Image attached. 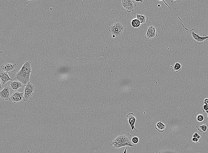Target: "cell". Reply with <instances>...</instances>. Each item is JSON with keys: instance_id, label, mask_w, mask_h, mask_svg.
Returning a JSON list of instances; mask_svg holds the SVG:
<instances>
[{"instance_id": "obj_1", "label": "cell", "mask_w": 208, "mask_h": 153, "mask_svg": "<svg viewBox=\"0 0 208 153\" xmlns=\"http://www.w3.org/2000/svg\"><path fill=\"white\" fill-rule=\"evenodd\" d=\"M31 63L30 61L24 63L21 69L17 72L14 78L22 83L25 86L30 82V76L32 72Z\"/></svg>"}, {"instance_id": "obj_2", "label": "cell", "mask_w": 208, "mask_h": 153, "mask_svg": "<svg viewBox=\"0 0 208 153\" xmlns=\"http://www.w3.org/2000/svg\"><path fill=\"white\" fill-rule=\"evenodd\" d=\"M131 137L130 134L124 131L111 142L110 145H114V148H116L128 146L132 147L134 145L131 140Z\"/></svg>"}, {"instance_id": "obj_3", "label": "cell", "mask_w": 208, "mask_h": 153, "mask_svg": "<svg viewBox=\"0 0 208 153\" xmlns=\"http://www.w3.org/2000/svg\"><path fill=\"white\" fill-rule=\"evenodd\" d=\"M113 38L120 37L123 35L124 27L122 23L117 22L113 24L108 29Z\"/></svg>"}, {"instance_id": "obj_4", "label": "cell", "mask_w": 208, "mask_h": 153, "mask_svg": "<svg viewBox=\"0 0 208 153\" xmlns=\"http://www.w3.org/2000/svg\"><path fill=\"white\" fill-rule=\"evenodd\" d=\"M189 36L198 45H202L208 39V35L204 34L203 36L201 37L199 34L195 32L194 28H192L190 30Z\"/></svg>"}, {"instance_id": "obj_5", "label": "cell", "mask_w": 208, "mask_h": 153, "mask_svg": "<svg viewBox=\"0 0 208 153\" xmlns=\"http://www.w3.org/2000/svg\"><path fill=\"white\" fill-rule=\"evenodd\" d=\"M35 86L30 82L27 84L24 90L23 100L27 101L30 99L34 94Z\"/></svg>"}, {"instance_id": "obj_6", "label": "cell", "mask_w": 208, "mask_h": 153, "mask_svg": "<svg viewBox=\"0 0 208 153\" xmlns=\"http://www.w3.org/2000/svg\"><path fill=\"white\" fill-rule=\"evenodd\" d=\"M157 36V32L156 27L151 25L149 27L145 38L147 40H151L154 39Z\"/></svg>"}, {"instance_id": "obj_7", "label": "cell", "mask_w": 208, "mask_h": 153, "mask_svg": "<svg viewBox=\"0 0 208 153\" xmlns=\"http://www.w3.org/2000/svg\"><path fill=\"white\" fill-rule=\"evenodd\" d=\"M122 4L123 7L129 13L133 12L136 6L134 2L130 0H123Z\"/></svg>"}, {"instance_id": "obj_8", "label": "cell", "mask_w": 208, "mask_h": 153, "mask_svg": "<svg viewBox=\"0 0 208 153\" xmlns=\"http://www.w3.org/2000/svg\"><path fill=\"white\" fill-rule=\"evenodd\" d=\"M17 67L16 64H11L5 63L1 66V69L2 72L8 73H14Z\"/></svg>"}, {"instance_id": "obj_9", "label": "cell", "mask_w": 208, "mask_h": 153, "mask_svg": "<svg viewBox=\"0 0 208 153\" xmlns=\"http://www.w3.org/2000/svg\"><path fill=\"white\" fill-rule=\"evenodd\" d=\"M24 92L21 93L16 92L14 93L11 96L9 99L11 102L14 104L19 102L24 98Z\"/></svg>"}, {"instance_id": "obj_10", "label": "cell", "mask_w": 208, "mask_h": 153, "mask_svg": "<svg viewBox=\"0 0 208 153\" xmlns=\"http://www.w3.org/2000/svg\"><path fill=\"white\" fill-rule=\"evenodd\" d=\"M126 117L129 124L131 128L130 134H131L132 132L133 129H135L137 132H138L135 127V125L136 121L135 115L133 113H130L126 115Z\"/></svg>"}, {"instance_id": "obj_11", "label": "cell", "mask_w": 208, "mask_h": 153, "mask_svg": "<svg viewBox=\"0 0 208 153\" xmlns=\"http://www.w3.org/2000/svg\"><path fill=\"white\" fill-rule=\"evenodd\" d=\"M10 88L9 86H6L0 92V97L4 100L9 99L10 97Z\"/></svg>"}, {"instance_id": "obj_12", "label": "cell", "mask_w": 208, "mask_h": 153, "mask_svg": "<svg viewBox=\"0 0 208 153\" xmlns=\"http://www.w3.org/2000/svg\"><path fill=\"white\" fill-rule=\"evenodd\" d=\"M10 89L13 91H18L23 87V84L19 81H14L10 82L9 84Z\"/></svg>"}, {"instance_id": "obj_13", "label": "cell", "mask_w": 208, "mask_h": 153, "mask_svg": "<svg viewBox=\"0 0 208 153\" xmlns=\"http://www.w3.org/2000/svg\"><path fill=\"white\" fill-rule=\"evenodd\" d=\"M0 79L3 85H4L9 81L13 80L10 77L8 73L4 72H1L0 73Z\"/></svg>"}, {"instance_id": "obj_14", "label": "cell", "mask_w": 208, "mask_h": 153, "mask_svg": "<svg viewBox=\"0 0 208 153\" xmlns=\"http://www.w3.org/2000/svg\"><path fill=\"white\" fill-rule=\"evenodd\" d=\"M136 18L139 21L141 24L146 23L148 22V19L145 15H141L137 14Z\"/></svg>"}, {"instance_id": "obj_15", "label": "cell", "mask_w": 208, "mask_h": 153, "mask_svg": "<svg viewBox=\"0 0 208 153\" xmlns=\"http://www.w3.org/2000/svg\"><path fill=\"white\" fill-rule=\"evenodd\" d=\"M155 128L159 132H163L165 130L166 126L162 122L160 121L156 123L155 126Z\"/></svg>"}, {"instance_id": "obj_16", "label": "cell", "mask_w": 208, "mask_h": 153, "mask_svg": "<svg viewBox=\"0 0 208 153\" xmlns=\"http://www.w3.org/2000/svg\"><path fill=\"white\" fill-rule=\"evenodd\" d=\"M208 127V125L207 124H205L202 125H198L196 126L198 130L203 134L205 133Z\"/></svg>"}, {"instance_id": "obj_17", "label": "cell", "mask_w": 208, "mask_h": 153, "mask_svg": "<svg viewBox=\"0 0 208 153\" xmlns=\"http://www.w3.org/2000/svg\"><path fill=\"white\" fill-rule=\"evenodd\" d=\"M182 64L178 62H176L172 70L173 71L176 72H178L182 70Z\"/></svg>"}, {"instance_id": "obj_18", "label": "cell", "mask_w": 208, "mask_h": 153, "mask_svg": "<svg viewBox=\"0 0 208 153\" xmlns=\"http://www.w3.org/2000/svg\"><path fill=\"white\" fill-rule=\"evenodd\" d=\"M141 24L140 22L137 18L133 19L131 21V25L134 27H139Z\"/></svg>"}, {"instance_id": "obj_19", "label": "cell", "mask_w": 208, "mask_h": 153, "mask_svg": "<svg viewBox=\"0 0 208 153\" xmlns=\"http://www.w3.org/2000/svg\"><path fill=\"white\" fill-rule=\"evenodd\" d=\"M197 121L199 122H202L204 120V117L202 114H199L198 115L197 117Z\"/></svg>"}, {"instance_id": "obj_20", "label": "cell", "mask_w": 208, "mask_h": 153, "mask_svg": "<svg viewBox=\"0 0 208 153\" xmlns=\"http://www.w3.org/2000/svg\"><path fill=\"white\" fill-rule=\"evenodd\" d=\"M193 138H197L198 139L200 142L202 140V138L201 136L197 133H195L193 136Z\"/></svg>"}, {"instance_id": "obj_21", "label": "cell", "mask_w": 208, "mask_h": 153, "mask_svg": "<svg viewBox=\"0 0 208 153\" xmlns=\"http://www.w3.org/2000/svg\"><path fill=\"white\" fill-rule=\"evenodd\" d=\"M132 141L134 144H137L139 141V139L137 137H134L132 139Z\"/></svg>"}, {"instance_id": "obj_22", "label": "cell", "mask_w": 208, "mask_h": 153, "mask_svg": "<svg viewBox=\"0 0 208 153\" xmlns=\"http://www.w3.org/2000/svg\"><path fill=\"white\" fill-rule=\"evenodd\" d=\"M201 109L203 112H204L208 110V105L205 104L201 108Z\"/></svg>"}, {"instance_id": "obj_23", "label": "cell", "mask_w": 208, "mask_h": 153, "mask_svg": "<svg viewBox=\"0 0 208 153\" xmlns=\"http://www.w3.org/2000/svg\"><path fill=\"white\" fill-rule=\"evenodd\" d=\"M192 140L193 142H195L197 143H198L201 142L197 138H193L192 139Z\"/></svg>"}, {"instance_id": "obj_24", "label": "cell", "mask_w": 208, "mask_h": 153, "mask_svg": "<svg viewBox=\"0 0 208 153\" xmlns=\"http://www.w3.org/2000/svg\"><path fill=\"white\" fill-rule=\"evenodd\" d=\"M204 103L205 104L208 105V97L205 99Z\"/></svg>"}, {"instance_id": "obj_25", "label": "cell", "mask_w": 208, "mask_h": 153, "mask_svg": "<svg viewBox=\"0 0 208 153\" xmlns=\"http://www.w3.org/2000/svg\"><path fill=\"white\" fill-rule=\"evenodd\" d=\"M171 1V3H179V2H180V1Z\"/></svg>"}, {"instance_id": "obj_26", "label": "cell", "mask_w": 208, "mask_h": 153, "mask_svg": "<svg viewBox=\"0 0 208 153\" xmlns=\"http://www.w3.org/2000/svg\"><path fill=\"white\" fill-rule=\"evenodd\" d=\"M0 84H1V85H0V89H1L2 88V86L3 85V84L1 81V82H0Z\"/></svg>"}, {"instance_id": "obj_27", "label": "cell", "mask_w": 208, "mask_h": 153, "mask_svg": "<svg viewBox=\"0 0 208 153\" xmlns=\"http://www.w3.org/2000/svg\"><path fill=\"white\" fill-rule=\"evenodd\" d=\"M137 1V2H141L142 3H143V1Z\"/></svg>"}, {"instance_id": "obj_28", "label": "cell", "mask_w": 208, "mask_h": 153, "mask_svg": "<svg viewBox=\"0 0 208 153\" xmlns=\"http://www.w3.org/2000/svg\"><path fill=\"white\" fill-rule=\"evenodd\" d=\"M206 113L208 114V110L205 111Z\"/></svg>"}, {"instance_id": "obj_29", "label": "cell", "mask_w": 208, "mask_h": 153, "mask_svg": "<svg viewBox=\"0 0 208 153\" xmlns=\"http://www.w3.org/2000/svg\"><path fill=\"white\" fill-rule=\"evenodd\" d=\"M207 117H208V115H207Z\"/></svg>"}]
</instances>
